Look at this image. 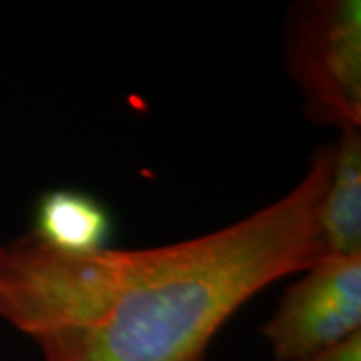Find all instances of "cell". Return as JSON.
Wrapping results in <instances>:
<instances>
[{"instance_id":"cell-5","label":"cell","mask_w":361,"mask_h":361,"mask_svg":"<svg viewBox=\"0 0 361 361\" xmlns=\"http://www.w3.org/2000/svg\"><path fill=\"white\" fill-rule=\"evenodd\" d=\"M30 233L54 251L85 255L106 249L113 235V217L92 195L54 189L39 199Z\"/></svg>"},{"instance_id":"cell-2","label":"cell","mask_w":361,"mask_h":361,"mask_svg":"<svg viewBox=\"0 0 361 361\" xmlns=\"http://www.w3.org/2000/svg\"><path fill=\"white\" fill-rule=\"evenodd\" d=\"M289 73L311 118L361 127V2L317 0L297 8L287 42Z\"/></svg>"},{"instance_id":"cell-3","label":"cell","mask_w":361,"mask_h":361,"mask_svg":"<svg viewBox=\"0 0 361 361\" xmlns=\"http://www.w3.org/2000/svg\"><path fill=\"white\" fill-rule=\"evenodd\" d=\"M361 329V253H325L287 287L263 337L277 361H303Z\"/></svg>"},{"instance_id":"cell-4","label":"cell","mask_w":361,"mask_h":361,"mask_svg":"<svg viewBox=\"0 0 361 361\" xmlns=\"http://www.w3.org/2000/svg\"><path fill=\"white\" fill-rule=\"evenodd\" d=\"M331 145V171L319 207L325 253H361V130L345 127Z\"/></svg>"},{"instance_id":"cell-1","label":"cell","mask_w":361,"mask_h":361,"mask_svg":"<svg viewBox=\"0 0 361 361\" xmlns=\"http://www.w3.org/2000/svg\"><path fill=\"white\" fill-rule=\"evenodd\" d=\"M329 171L331 145L281 199L171 245L68 255L26 233L0 247V317L42 361H205L235 311L325 255Z\"/></svg>"},{"instance_id":"cell-6","label":"cell","mask_w":361,"mask_h":361,"mask_svg":"<svg viewBox=\"0 0 361 361\" xmlns=\"http://www.w3.org/2000/svg\"><path fill=\"white\" fill-rule=\"evenodd\" d=\"M303 361H361V331Z\"/></svg>"}]
</instances>
